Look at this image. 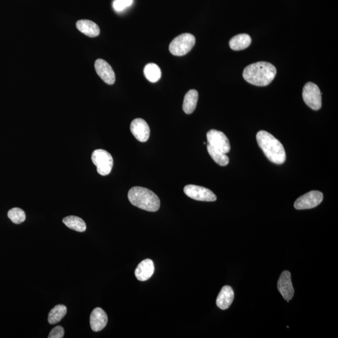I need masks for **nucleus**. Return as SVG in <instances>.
Listing matches in <instances>:
<instances>
[{
	"label": "nucleus",
	"mask_w": 338,
	"mask_h": 338,
	"mask_svg": "<svg viewBox=\"0 0 338 338\" xmlns=\"http://www.w3.org/2000/svg\"><path fill=\"white\" fill-rule=\"evenodd\" d=\"M67 313V308L63 304H59L55 306L52 310L50 311L48 315V321L50 325H55L59 323L63 318L65 317Z\"/></svg>",
	"instance_id": "aec40b11"
},
{
	"label": "nucleus",
	"mask_w": 338,
	"mask_h": 338,
	"mask_svg": "<svg viewBox=\"0 0 338 338\" xmlns=\"http://www.w3.org/2000/svg\"><path fill=\"white\" fill-rule=\"evenodd\" d=\"M251 38L248 34H240L234 37L229 42V46L232 50L240 51L250 47Z\"/></svg>",
	"instance_id": "f3484780"
},
{
	"label": "nucleus",
	"mask_w": 338,
	"mask_h": 338,
	"mask_svg": "<svg viewBox=\"0 0 338 338\" xmlns=\"http://www.w3.org/2000/svg\"><path fill=\"white\" fill-rule=\"evenodd\" d=\"M129 201L134 206L149 212L158 211L161 201L155 193L146 188L134 187L128 193Z\"/></svg>",
	"instance_id": "7ed1b4c3"
},
{
	"label": "nucleus",
	"mask_w": 338,
	"mask_h": 338,
	"mask_svg": "<svg viewBox=\"0 0 338 338\" xmlns=\"http://www.w3.org/2000/svg\"><path fill=\"white\" fill-rule=\"evenodd\" d=\"M186 195L195 200L204 202H214L217 200L216 195L207 188L195 185H186L183 189Z\"/></svg>",
	"instance_id": "1a4fd4ad"
},
{
	"label": "nucleus",
	"mask_w": 338,
	"mask_h": 338,
	"mask_svg": "<svg viewBox=\"0 0 338 338\" xmlns=\"http://www.w3.org/2000/svg\"><path fill=\"white\" fill-rule=\"evenodd\" d=\"M144 75L146 79L152 83H156L161 78L162 73L160 68L158 65L151 63L144 68Z\"/></svg>",
	"instance_id": "412c9836"
},
{
	"label": "nucleus",
	"mask_w": 338,
	"mask_h": 338,
	"mask_svg": "<svg viewBox=\"0 0 338 338\" xmlns=\"http://www.w3.org/2000/svg\"><path fill=\"white\" fill-rule=\"evenodd\" d=\"M256 139L260 148L264 155L271 163L282 164L286 159L284 146L273 135L264 130H260L256 135Z\"/></svg>",
	"instance_id": "f03ea898"
},
{
	"label": "nucleus",
	"mask_w": 338,
	"mask_h": 338,
	"mask_svg": "<svg viewBox=\"0 0 338 338\" xmlns=\"http://www.w3.org/2000/svg\"><path fill=\"white\" fill-rule=\"evenodd\" d=\"M207 144L224 154H228L231 151L230 142L223 132L211 130L207 133Z\"/></svg>",
	"instance_id": "6e6552de"
},
{
	"label": "nucleus",
	"mask_w": 338,
	"mask_h": 338,
	"mask_svg": "<svg viewBox=\"0 0 338 338\" xmlns=\"http://www.w3.org/2000/svg\"><path fill=\"white\" fill-rule=\"evenodd\" d=\"M91 161L96 167L99 174L105 176L109 174L113 165L112 156L109 152L103 149L95 150L91 155Z\"/></svg>",
	"instance_id": "39448f33"
},
{
	"label": "nucleus",
	"mask_w": 338,
	"mask_h": 338,
	"mask_svg": "<svg viewBox=\"0 0 338 338\" xmlns=\"http://www.w3.org/2000/svg\"><path fill=\"white\" fill-rule=\"evenodd\" d=\"M323 199L322 192L317 191V190H313L299 197L294 202V208L297 210L315 208L322 202Z\"/></svg>",
	"instance_id": "0eeeda50"
},
{
	"label": "nucleus",
	"mask_w": 338,
	"mask_h": 338,
	"mask_svg": "<svg viewBox=\"0 0 338 338\" xmlns=\"http://www.w3.org/2000/svg\"><path fill=\"white\" fill-rule=\"evenodd\" d=\"M9 219L11 220L12 223L15 224H20L25 221L26 215L25 212L20 208L11 209L8 212Z\"/></svg>",
	"instance_id": "5701e85b"
},
{
	"label": "nucleus",
	"mask_w": 338,
	"mask_h": 338,
	"mask_svg": "<svg viewBox=\"0 0 338 338\" xmlns=\"http://www.w3.org/2000/svg\"><path fill=\"white\" fill-rule=\"evenodd\" d=\"M276 67L270 63L259 62L251 64L244 70L243 77L248 83L258 86L269 84L276 77Z\"/></svg>",
	"instance_id": "f257e3e1"
},
{
	"label": "nucleus",
	"mask_w": 338,
	"mask_h": 338,
	"mask_svg": "<svg viewBox=\"0 0 338 338\" xmlns=\"http://www.w3.org/2000/svg\"><path fill=\"white\" fill-rule=\"evenodd\" d=\"M77 28L82 33L89 37H96L100 34V28L95 23L86 20H82L77 21Z\"/></svg>",
	"instance_id": "dca6fc26"
},
{
	"label": "nucleus",
	"mask_w": 338,
	"mask_h": 338,
	"mask_svg": "<svg viewBox=\"0 0 338 338\" xmlns=\"http://www.w3.org/2000/svg\"><path fill=\"white\" fill-rule=\"evenodd\" d=\"M303 98L306 104L314 110H320L322 107L321 93L317 84L308 82L304 85Z\"/></svg>",
	"instance_id": "423d86ee"
},
{
	"label": "nucleus",
	"mask_w": 338,
	"mask_h": 338,
	"mask_svg": "<svg viewBox=\"0 0 338 338\" xmlns=\"http://www.w3.org/2000/svg\"><path fill=\"white\" fill-rule=\"evenodd\" d=\"M65 225L72 230L83 233L86 231V226L83 219L80 217L71 216L65 217L63 219Z\"/></svg>",
	"instance_id": "6ab92c4d"
},
{
	"label": "nucleus",
	"mask_w": 338,
	"mask_h": 338,
	"mask_svg": "<svg viewBox=\"0 0 338 338\" xmlns=\"http://www.w3.org/2000/svg\"><path fill=\"white\" fill-rule=\"evenodd\" d=\"M96 74L105 83L113 84L115 82V75L112 67L104 60L98 59L95 63Z\"/></svg>",
	"instance_id": "f8f14e48"
},
{
	"label": "nucleus",
	"mask_w": 338,
	"mask_h": 338,
	"mask_svg": "<svg viewBox=\"0 0 338 338\" xmlns=\"http://www.w3.org/2000/svg\"><path fill=\"white\" fill-rule=\"evenodd\" d=\"M198 97V92L195 90H190L185 96L183 102V110L187 114H191L194 112L196 108Z\"/></svg>",
	"instance_id": "a211bd4d"
},
{
	"label": "nucleus",
	"mask_w": 338,
	"mask_h": 338,
	"mask_svg": "<svg viewBox=\"0 0 338 338\" xmlns=\"http://www.w3.org/2000/svg\"><path fill=\"white\" fill-rule=\"evenodd\" d=\"M207 151L210 156L216 162L217 164L221 166H226L229 163V159L226 154L218 151L214 147L207 144Z\"/></svg>",
	"instance_id": "4be33fe9"
},
{
	"label": "nucleus",
	"mask_w": 338,
	"mask_h": 338,
	"mask_svg": "<svg viewBox=\"0 0 338 338\" xmlns=\"http://www.w3.org/2000/svg\"><path fill=\"white\" fill-rule=\"evenodd\" d=\"M113 8L115 9V11H122L124 10V9L126 8L125 4L122 1V0H115L113 3Z\"/></svg>",
	"instance_id": "393cba45"
},
{
	"label": "nucleus",
	"mask_w": 338,
	"mask_h": 338,
	"mask_svg": "<svg viewBox=\"0 0 338 338\" xmlns=\"http://www.w3.org/2000/svg\"><path fill=\"white\" fill-rule=\"evenodd\" d=\"M195 38L190 33H183L174 38L169 45V51L175 56H183L194 47Z\"/></svg>",
	"instance_id": "20e7f679"
},
{
	"label": "nucleus",
	"mask_w": 338,
	"mask_h": 338,
	"mask_svg": "<svg viewBox=\"0 0 338 338\" xmlns=\"http://www.w3.org/2000/svg\"><path fill=\"white\" fill-rule=\"evenodd\" d=\"M130 131L135 139L141 142L148 141L150 137V128L147 123L142 118H135L130 124Z\"/></svg>",
	"instance_id": "9b49d317"
},
{
	"label": "nucleus",
	"mask_w": 338,
	"mask_h": 338,
	"mask_svg": "<svg viewBox=\"0 0 338 338\" xmlns=\"http://www.w3.org/2000/svg\"><path fill=\"white\" fill-rule=\"evenodd\" d=\"M65 331L61 326H57L51 331L48 338H64Z\"/></svg>",
	"instance_id": "b1692460"
},
{
	"label": "nucleus",
	"mask_w": 338,
	"mask_h": 338,
	"mask_svg": "<svg viewBox=\"0 0 338 338\" xmlns=\"http://www.w3.org/2000/svg\"><path fill=\"white\" fill-rule=\"evenodd\" d=\"M122 1L123 3H124L126 8L127 7H129L133 3V0H122Z\"/></svg>",
	"instance_id": "a878e982"
},
{
	"label": "nucleus",
	"mask_w": 338,
	"mask_h": 338,
	"mask_svg": "<svg viewBox=\"0 0 338 338\" xmlns=\"http://www.w3.org/2000/svg\"><path fill=\"white\" fill-rule=\"evenodd\" d=\"M108 323L107 314L102 309L96 308L91 313L90 323L91 330L95 332L104 329Z\"/></svg>",
	"instance_id": "ddd939ff"
},
{
	"label": "nucleus",
	"mask_w": 338,
	"mask_h": 338,
	"mask_svg": "<svg viewBox=\"0 0 338 338\" xmlns=\"http://www.w3.org/2000/svg\"><path fill=\"white\" fill-rule=\"evenodd\" d=\"M155 267L151 259H147L140 263L135 270V277L139 281H146L151 278L154 273Z\"/></svg>",
	"instance_id": "4468645a"
},
{
	"label": "nucleus",
	"mask_w": 338,
	"mask_h": 338,
	"mask_svg": "<svg viewBox=\"0 0 338 338\" xmlns=\"http://www.w3.org/2000/svg\"><path fill=\"white\" fill-rule=\"evenodd\" d=\"M277 289L285 300L288 303L293 298L294 289L292 284L291 275L288 270H284L280 276L277 282Z\"/></svg>",
	"instance_id": "9d476101"
},
{
	"label": "nucleus",
	"mask_w": 338,
	"mask_h": 338,
	"mask_svg": "<svg viewBox=\"0 0 338 338\" xmlns=\"http://www.w3.org/2000/svg\"><path fill=\"white\" fill-rule=\"evenodd\" d=\"M234 298V293L231 286H225L222 288L217 296V306L222 310H228L233 303Z\"/></svg>",
	"instance_id": "2eb2a0df"
}]
</instances>
